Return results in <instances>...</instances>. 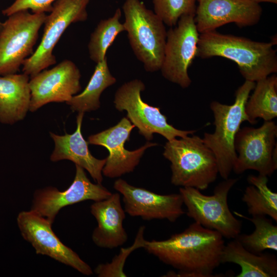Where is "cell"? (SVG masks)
I'll return each instance as SVG.
<instances>
[{
	"instance_id": "obj_1",
	"label": "cell",
	"mask_w": 277,
	"mask_h": 277,
	"mask_svg": "<svg viewBox=\"0 0 277 277\" xmlns=\"http://www.w3.org/2000/svg\"><path fill=\"white\" fill-rule=\"evenodd\" d=\"M218 232L194 222L183 231L162 240H145L144 248L178 270L167 276L211 277L221 264L225 246Z\"/></svg>"
},
{
	"instance_id": "obj_2",
	"label": "cell",
	"mask_w": 277,
	"mask_h": 277,
	"mask_svg": "<svg viewBox=\"0 0 277 277\" xmlns=\"http://www.w3.org/2000/svg\"><path fill=\"white\" fill-rule=\"evenodd\" d=\"M274 43L260 42L216 30L200 34L196 56H220L234 62L245 80L256 82L277 72Z\"/></svg>"
},
{
	"instance_id": "obj_3",
	"label": "cell",
	"mask_w": 277,
	"mask_h": 277,
	"mask_svg": "<svg viewBox=\"0 0 277 277\" xmlns=\"http://www.w3.org/2000/svg\"><path fill=\"white\" fill-rule=\"evenodd\" d=\"M163 155L171 163V183L174 186L204 190L217 178L215 156L199 136L167 141Z\"/></svg>"
},
{
	"instance_id": "obj_4",
	"label": "cell",
	"mask_w": 277,
	"mask_h": 277,
	"mask_svg": "<svg viewBox=\"0 0 277 277\" xmlns=\"http://www.w3.org/2000/svg\"><path fill=\"white\" fill-rule=\"evenodd\" d=\"M255 85V82L245 80L236 90L234 102L231 105L217 101H212L210 105L215 129L213 133H204L203 140L214 153L219 174L224 180L229 178L236 159L235 137L241 124L248 122L245 107Z\"/></svg>"
},
{
	"instance_id": "obj_5",
	"label": "cell",
	"mask_w": 277,
	"mask_h": 277,
	"mask_svg": "<svg viewBox=\"0 0 277 277\" xmlns=\"http://www.w3.org/2000/svg\"><path fill=\"white\" fill-rule=\"evenodd\" d=\"M122 10L123 25L135 56L146 71L160 70L167 37L165 24L140 0H125Z\"/></svg>"
},
{
	"instance_id": "obj_6",
	"label": "cell",
	"mask_w": 277,
	"mask_h": 277,
	"mask_svg": "<svg viewBox=\"0 0 277 277\" xmlns=\"http://www.w3.org/2000/svg\"><path fill=\"white\" fill-rule=\"evenodd\" d=\"M238 179H227L220 182L211 195L203 194L193 187H181L187 215L204 227L218 232L223 238L235 239L241 232L242 223L230 211L228 195Z\"/></svg>"
},
{
	"instance_id": "obj_7",
	"label": "cell",
	"mask_w": 277,
	"mask_h": 277,
	"mask_svg": "<svg viewBox=\"0 0 277 277\" xmlns=\"http://www.w3.org/2000/svg\"><path fill=\"white\" fill-rule=\"evenodd\" d=\"M145 89L144 83L134 79L121 86L116 91L113 103L120 111H126L127 117L147 141L152 140L154 133L159 134L167 141L193 134L195 130L175 128L167 122L166 116L158 107L143 101L141 92Z\"/></svg>"
},
{
	"instance_id": "obj_8",
	"label": "cell",
	"mask_w": 277,
	"mask_h": 277,
	"mask_svg": "<svg viewBox=\"0 0 277 277\" xmlns=\"http://www.w3.org/2000/svg\"><path fill=\"white\" fill-rule=\"evenodd\" d=\"M45 13L16 12L4 22L0 34V76L16 73L25 60L33 53Z\"/></svg>"
},
{
	"instance_id": "obj_9",
	"label": "cell",
	"mask_w": 277,
	"mask_h": 277,
	"mask_svg": "<svg viewBox=\"0 0 277 277\" xmlns=\"http://www.w3.org/2000/svg\"><path fill=\"white\" fill-rule=\"evenodd\" d=\"M90 0H56L44 22L39 45L23 64V73L31 78L56 63L53 50L66 29L71 24L85 21Z\"/></svg>"
},
{
	"instance_id": "obj_10",
	"label": "cell",
	"mask_w": 277,
	"mask_h": 277,
	"mask_svg": "<svg viewBox=\"0 0 277 277\" xmlns=\"http://www.w3.org/2000/svg\"><path fill=\"white\" fill-rule=\"evenodd\" d=\"M277 126L264 121L259 128H240L234 140L236 159L232 170L237 174L254 170L270 176L277 168Z\"/></svg>"
},
{
	"instance_id": "obj_11",
	"label": "cell",
	"mask_w": 277,
	"mask_h": 277,
	"mask_svg": "<svg viewBox=\"0 0 277 277\" xmlns=\"http://www.w3.org/2000/svg\"><path fill=\"white\" fill-rule=\"evenodd\" d=\"M193 14L181 16L176 25L167 31L162 64L163 76L168 81L188 88L191 83L188 69L196 56L200 33Z\"/></svg>"
},
{
	"instance_id": "obj_12",
	"label": "cell",
	"mask_w": 277,
	"mask_h": 277,
	"mask_svg": "<svg viewBox=\"0 0 277 277\" xmlns=\"http://www.w3.org/2000/svg\"><path fill=\"white\" fill-rule=\"evenodd\" d=\"M17 222L23 237L32 245L36 254L47 255L84 275L93 273L90 266L60 241L52 229V223L45 217L30 210L20 212Z\"/></svg>"
},
{
	"instance_id": "obj_13",
	"label": "cell",
	"mask_w": 277,
	"mask_h": 277,
	"mask_svg": "<svg viewBox=\"0 0 277 277\" xmlns=\"http://www.w3.org/2000/svg\"><path fill=\"white\" fill-rule=\"evenodd\" d=\"M72 183L65 190L49 187L37 190L34 194L31 210L45 217L52 224L63 207L87 200L97 202L109 197L112 193L101 184H93L84 169L75 165Z\"/></svg>"
},
{
	"instance_id": "obj_14",
	"label": "cell",
	"mask_w": 277,
	"mask_h": 277,
	"mask_svg": "<svg viewBox=\"0 0 277 277\" xmlns=\"http://www.w3.org/2000/svg\"><path fill=\"white\" fill-rule=\"evenodd\" d=\"M113 188L123 196L124 210L131 216L150 221L165 219L175 222L185 213L181 194H160L129 184L119 179Z\"/></svg>"
},
{
	"instance_id": "obj_15",
	"label": "cell",
	"mask_w": 277,
	"mask_h": 277,
	"mask_svg": "<svg viewBox=\"0 0 277 277\" xmlns=\"http://www.w3.org/2000/svg\"><path fill=\"white\" fill-rule=\"evenodd\" d=\"M134 127L129 119L124 117L115 126L88 137V144L103 146L109 152L102 170L104 176L116 178L133 172L146 150L157 145L148 142L135 150L126 149L125 143L129 140Z\"/></svg>"
},
{
	"instance_id": "obj_16",
	"label": "cell",
	"mask_w": 277,
	"mask_h": 277,
	"mask_svg": "<svg viewBox=\"0 0 277 277\" xmlns=\"http://www.w3.org/2000/svg\"><path fill=\"white\" fill-rule=\"evenodd\" d=\"M81 74L76 65L65 60L49 70L44 69L30 78L29 111L34 112L52 102H67L79 92Z\"/></svg>"
},
{
	"instance_id": "obj_17",
	"label": "cell",
	"mask_w": 277,
	"mask_h": 277,
	"mask_svg": "<svg viewBox=\"0 0 277 277\" xmlns=\"http://www.w3.org/2000/svg\"><path fill=\"white\" fill-rule=\"evenodd\" d=\"M194 21L198 32L203 33L225 24L251 26L259 23L262 9L250 0H197Z\"/></svg>"
},
{
	"instance_id": "obj_18",
	"label": "cell",
	"mask_w": 277,
	"mask_h": 277,
	"mask_svg": "<svg viewBox=\"0 0 277 277\" xmlns=\"http://www.w3.org/2000/svg\"><path fill=\"white\" fill-rule=\"evenodd\" d=\"M90 209L97 223L92 234V241L97 246L113 249L126 243L128 235L123 222L126 213L122 206L119 193L94 202Z\"/></svg>"
},
{
	"instance_id": "obj_19",
	"label": "cell",
	"mask_w": 277,
	"mask_h": 277,
	"mask_svg": "<svg viewBox=\"0 0 277 277\" xmlns=\"http://www.w3.org/2000/svg\"><path fill=\"white\" fill-rule=\"evenodd\" d=\"M84 113L79 112L76 117V129L72 134L59 135L52 132L50 135L54 143V149L50 156L52 162L68 160L86 170L93 179L102 184V170L106 159H97L88 149V143L83 137L81 128Z\"/></svg>"
},
{
	"instance_id": "obj_20",
	"label": "cell",
	"mask_w": 277,
	"mask_h": 277,
	"mask_svg": "<svg viewBox=\"0 0 277 277\" xmlns=\"http://www.w3.org/2000/svg\"><path fill=\"white\" fill-rule=\"evenodd\" d=\"M29 76L11 74L0 76V122L13 124L23 120L29 110Z\"/></svg>"
},
{
	"instance_id": "obj_21",
	"label": "cell",
	"mask_w": 277,
	"mask_h": 277,
	"mask_svg": "<svg viewBox=\"0 0 277 277\" xmlns=\"http://www.w3.org/2000/svg\"><path fill=\"white\" fill-rule=\"evenodd\" d=\"M238 265L236 277H276L277 259L269 253H254L246 249L235 239L225 245L221 263Z\"/></svg>"
},
{
	"instance_id": "obj_22",
	"label": "cell",
	"mask_w": 277,
	"mask_h": 277,
	"mask_svg": "<svg viewBox=\"0 0 277 277\" xmlns=\"http://www.w3.org/2000/svg\"><path fill=\"white\" fill-rule=\"evenodd\" d=\"M253 92L249 95L245 111L251 124L260 118L272 121L277 116V76H268L255 82Z\"/></svg>"
},
{
	"instance_id": "obj_23",
	"label": "cell",
	"mask_w": 277,
	"mask_h": 277,
	"mask_svg": "<svg viewBox=\"0 0 277 277\" xmlns=\"http://www.w3.org/2000/svg\"><path fill=\"white\" fill-rule=\"evenodd\" d=\"M116 82L108 67L107 56L96 64L94 72L86 87L81 93L75 95L68 102L73 111L85 113L98 109L103 92Z\"/></svg>"
},
{
	"instance_id": "obj_24",
	"label": "cell",
	"mask_w": 277,
	"mask_h": 277,
	"mask_svg": "<svg viewBox=\"0 0 277 277\" xmlns=\"http://www.w3.org/2000/svg\"><path fill=\"white\" fill-rule=\"evenodd\" d=\"M266 175H249L242 201L246 203L248 211L252 216L268 215L277 221V193L268 187Z\"/></svg>"
},
{
	"instance_id": "obj_25",
	"label": "cell",
	"mask_w": 277,
	"mask_h": 277,
	"mask_svg": "<svg viewBox=\"0 0 277 277\" xmlns=\"http://www.w3.org/2000/svg\"><path fill=\"white\" fill-rule=\"evenodd\" d=\"M234 213L251 222L255 227L251 234L240 233L235 238L246 249L257 254L267 249L277 251V226L270 219L265 215L252 216V218H249Z\"/></svg>"
},
{
	"instance_id": "obj_26",
	"label": "cell",
	"mask_w": 277,
	"mask_h": 277,
	"mask_svg": "<svg viewBox=\"0 0 277 277\" xmlns=\"http://www.w3.org/2000/svg\"><path fill=\"white\" fill-rule=\"evenodd\" d=\"M121 15V9H116L112 16L102 19L91 33L88 52L91 60L96 64L105 59L108 49L116 37L125 31L123 23L120 21Z\"/></svg>"
},
{
	"instance_id": "obj_27",
	"label": "cell",
	"mask_w": 277,
	"mask_h": 277,
	"mask_svg": "<svg viewBox=\"0 0 277 277\" xmlns=\"http://www.w3.org/2000/svg\"><path fill=\"white\" fill-rule=\"evenodd\" d=\"M197 0H152L154 12L166 25L175 26L185 15H195Z\"/></svg>"
},
{
	"instance_id": "obj_28",
	"label": "cell",
	"mask_w": 277,
	"mask_h": 277,
	"mask_svg": "<svg viewBox=\"0 0 277 277\" xmlns=\"http://www.w3.org/2000/svg\"><path fill=\"white\" fill-rule=\"evenodd\" d=\"M56 0H15L7 8L2 10L4 15H10L20 11L31 10L33 13L50 12Z\"/></svg>"
},
{
	"instance_id": "obj_29",
	"label": "cell",
	"mask_w": 277,
	"mask_h": 277,
	"mask_svg": "<svg viewBox=\"0 0 277 277\" xmlns=\"http://www.w3.org/2000/svg\"><path fill=\"white\" fill-rule=\"evenodd\" d=\"M253 2L260 4V3H270L273 4H276L277 0H250Z\"/></svg>"
},
{
	"instance_id": "obj_30",
	"label": "cell",
	"mask_w": 277,
	"mask_h": 277,
	"mask_svg": "<svg viewBox=\"0 0 277 277\" xmlns=\"http://www.w3.org/2000/svg\"><path fill=\"white\" fill-rule=\"evenodd\" d=\"M4 23H2L1 22H0V34L4 28Z\"/></svg>"
}]
</instances>
